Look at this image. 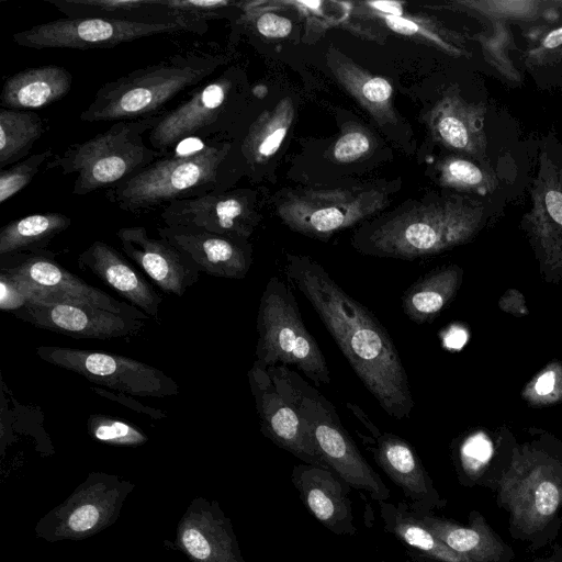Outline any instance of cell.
<instances>
[{
  "label": "cell",
  "instance_id": "obj_1",
  "mask_svg": "<svg viewBox=\"0 0 562 562\" xmlns=\"http://www.w3.org/2000/svg\"><path fill=\"white\" fill-rule=\"evenodd\" d=\"M284 274L307 299L382 409L395 419L408 418L414 407L408 376L379 319L310 257L288 254Z\"/></svg>",
  "mask_w": 562,
  "mask_h": 562
},
{
  "label": "cell",
  "instance_id": "obj_2",
  "mask_svg": "<svg viewBox=\"0 0 562 562\" xmlns=\"http://www.w3.org/2000/svg\"><path fill=\"white\" fill-rule=\"evenodd\" d=\"M223 64L222 56L203 52L172 55L103 83L79 119L115 123L161 115L171 101L207 81Z\"/></svg>",
  "mask_w": 562,
  "mask_h": 562
},
{
  "label": "cell",
  "instance_id": "obj_3",
  "mask_svg": "<svg viewBox=\"0 0 562 562\" xmlns=\"http://www.w3.org/2000/svg\"><path fill=\"white\" fill-rule=\"evenodd\" d=\"M229 140L194 138L190 149L171 150L134 177L106 190V199L131 213L211 192L226 191L225 170L233 151Z\"/></svg>",
  "mask_w": 562,
  "mask_h": 562
},
{
  "label": "cell",
  "instance_id": "obj_4",
  "mask_svg": "<svg viewBox=\"0 0 562 562\" xmlns=\"http://www.w3.org/2000/svg\"><path fill=\"white\" fill-rule=\"evenodd\" d=\"M483 203L450 195L413 206L379 224L358 248L367 255L412 260L470 240L483 226Z\"/></svg>",
  "mask_w": 562,
  "mask_h": 562
},
{
  "label": "cell",
  "instance_id": "obj_5",
  "mask_svg": "<svg viewBox=\"0 0 562 562\" xmlns=\"http://www.w3.org/2000/svg\"><path fill=\"white\" fill-rule=\"evenodd\" d=\"M280 394L299 414L305 430L327 467L376 503L387 502L390 490L368 463L344 428L333 404L296 371L268 367Z\"/></svg>",
  "mask_w": 562,
  "mask_h": 562
},
{
  "label": "cell",
  "instance_id": "obj_6",
  "mask_svg": "<svg viewBox=\"0 0 562 562\" xmlns=\"http://www.w3.org/2000/svg\"><path fill=\"white\" fill-rule=\"evenodd\" d=\"M159 119L160 115L112 123L106 131L54 155L46 170L75 175L72 193L76 195L114 188L161 156L145 143V135Z\"/></svg>",
  "mask_w": 562,
  "mask_h": 562
},
{
  "label": "cell",
  "instance_id": "obj_7",
  "mask_svg": "<svg viewBox=\"0 0 562 562\" xmlns=\"http://www.w3.org/2000/svg\"><path fill=\"white\" fill-rule=\"evenodd\" d=\"M495 490L515 539L537 549L555 538L562 510L561 462L538 451L515 452Z\"/></svg>",
  "mask_w": 562,
  "mask_h": 562
},
{
  "label": "cell",
  "instance_id": "obj_8",
  "mask_svg": "<svg viewBox=\"0 0 562 562\" xmlns=\"http://www.w3.org/2000/svg\"><path fill=\"white\" fill-rule=\"evenodd\" d=\"M257 331V361L293 366L316 385L330 383L324 355L303 323L290 285L279 277H271L261 294Z\"/></svg>",
  "mask_w": 562,
  "mask_h": 562
},
{
  "label": "cell",
  "instance_id": "obj_9",
  "mask_svg": "<svg viewBox=\"0 0 562 562\" xmlns=\"http://www.w3.org/2000/svg\"><path fill=\"white\" fill-rule=\"evenodd\" d=\"M134 483L115 474L91 472L58 506L35 526V536L47 542L92 537L116 521Z\"/></svg>",
  "mask_w": 562,
  "mask_h": 562
},
{
  "label": "cell",
  "instance_id": "obj_10",
  "mask_svg": "<svg viewBox=\"0 0 562 562\" xmlns=\"http://www.w3.org/2000/svg\"><path fill=\"white\" fill-rule=\"evenodd\" d=\"M36 355L50 364L80 374L110 391L150 397L179 393V386L172 378L130 357L60 346H40Z\"/></svg>",
  "mask_w": 562,
  "mask_h": 562
},
{
  "label": "cell",
  "instance_id": "obj_11",
  "mask_svg": "<svg viewBox=\"0 0 562 562\" xmlns=\"http://www.w3.org/2000/svg\"><path fill=\"white\" fill-rule=\"evenodd\" d=\"M195 33L184 24H149L102 18H61L15 32L13 42L33 49L112 48L138 38L175 33Z\"/></svg>",
  "mask_w": 562,
  "mask_h": 562
},
{
  "label": "cell",
  "instance_id": "obj_12",
  "mask_svg": "<svg viewBox=\"0 0 562 562\" xmlns=\"http://www.w3.org/2000/svg\"><path fill=\"white\" fill-rule=\"evenodd\" d=\"M236 88L229 70L200 85L189 98L160 115L147 134L150 147L165 155L187 139H216L213 137L226 125Z\"/></svg>",
  "mask_w": 562,
  "mask_h": 562
},
{
  "label": "cell",
  "instance_id": "obj_13",
  "mask_svg": "<svg viewBox=\"0 0 562 562\" xmlns=\"http://www.w3.org/2000/svg\"><path fill=\"white\" fill-rule=\"evenodd\" d=\"M378 190H308L289 195L278 206V215L292 231L326 238L375 214L386 205Z\"/></svg>",
  "mask_w": 562,
  "mask_h": 562
},
{
  "label": "cell",
  "instance_id": "obj_14",
  "mask_svg": "<svg viewBox=\"0 0 562 562\" xmlns=\"http://www.w3.org/2000/svg\"><path fill=\"white\" fill-rule=\"evenodd\" d=\"M0 270L23 284L30 301L38 297L72 300L135 319H149L139 308L114 299L66 270L47 249L0 256Z\"/></svg>",
  "mask_w": 562,
  "mask_h": 562
},
{
  "label": "cell",
  "instance_id": "obj_15",
  "mask_svg": "<svg viewBox=\"0 0 562 562\" xmlns=\"http://www.w3.org/2000/svg\"><path fill=\"white\" fill-rule=\"evenodd\" d=\"M12 314L42 329L74 338L103 340L133 337L143 329L145 322L90 304L52 297L33 299Z\"/></svg>",
  "mask_w": 562,
  "mask_h": 562
},
{
  "label": "cell",
  "instance_id": "obj_16",
  "mask_svg": "<svg viewBox=\"0 0 562 562\" xmlns=\"http://www.w3.org/2000/svg\"><path fill=\"white\" fill-rule=\"evenodd\" d=\"M530 201L525 229L547 260H562V146L551 135L539 146Z\"/></svg>",
  "mask_w": 562,
  "mask_h": 562
},
{
  "label": "cell",
  "instance_id": "obj_17",
  "mask_svg": "<svg viewBox=\"0 0 562 562\" xmlns=\"http://www.w3.org/2000/svg\"><path fill=\"white\" fill-rule=\"evenodd\" d=\"M360 422L371 436L363 437L358 432L359 437L375 463L401 488L411 510L417 516H425L442 509L447 501L435 487L411 443L394 434L381 432L366 415L360 417Z\"/></svg>",
  "mask_w": 562,
  "mask_h": 562
},
{
  "label": "cell",
  "instance_id": "obj_18",
  "mask_svg": "<svg viewBox=\"0 0 562 562\" xmlns=\"http://www.w3.org/2000/svg\"><path fill=\"white\" fill-rule=\"evenodd\" d=\"M165 226L192 227L239 239H248L257 215L245 191L211 192L178 200L164 207Z\"/></svg>",
  "mask_w": 562,
  "mask_h": 562
},
{
  "label": "cell",
  "instance_id": "obj_19",
  "mask_svg": "<svg viewBox=\"0 0 562 562\" xmlns=\"http://www.w3.org/2000/svg\"><path fill=\"white\" fill-rule=\"evenodd\" d=\"M248 379L263 436L303 463L329 469L310 439L299 414L276 387L268 367L256 360Z\"/></svg>",
  "mask_w": 562,
  "mask_h": 562
},
{
  "label": "cell",
  "instance_id": "obj_20",
  "mask_svg": "<svg viewBox=\"0 0 562 562\" xmlns=\"http://www.w3.org/2000/svg\"><path fill=\"white\" fill-rule=\"evenodd\" d=\"M123 252L164 293L182 296L200 277L192 259L167 239L154 238L143 226L121 227L116 232Z\"/></svg>",
  "mask_w": 562,
  "mask_h": 562
},
{
  "label": "cell",
  "instance_id": "obj_21",
  "mask_svg": "<svg viewBox=\"0 0 562 562\" xmlns=\"http://www.w3.org/2000/svg\"><path fill=\"white\" fill-rule=\"evenodd\" d=\"M176 546L191 562H245L231 519L216 501H191L177 526Z\"/></svg>",
  "mask_w": 562,
  "mask_h": 562
},
{
  "label": "cell",
  "instance_id": "obj_22",
  "mask_svg": "<svg viewBox=\"0 0 562 562\" xmlns=\"http://www.w3.org/2000/svg\"><path fill=\"white\" fill-rule=\"evenodd\" d=\"M485 115L483 102H469L457 87H451L427 112L426 122L434 140L463 157L491 166Z\"/></svg>",
  "mask_w": 562,
  "mask_h": 562
},
{
  "label": "cell",
  "instance_id": "obj_23",
  "mask_svg": "<svg viewBox=\"0 0 562 562\" xmlns=\"http://www.w3.org/2000/svg\"><path fill=\"white\" fill-rule=\"evenodd\" d=\"M291 481L311 515L336 536H355L352 488L329 469L307 463L293 468Z\"/></svg>",
  "mask_w": 562,
  "mask_h": 562
},
{
  "label": "cell",
  "instance_id": "obj_24",
  "mask_svg": "<svg viewBox=\"0 0 562 562\" xmlns=\"http://www.w3.org/2000/svg\"><path fill=\"white\" fill-rule=\"evenodd\" d=\"M157 233L187 254L206 274L243 279L250 269L252 257L247 239L183 226H164Z\"/></svg>",
  "mask_w": 562,
  "mask_h": 562
},
{
  "label": "cell",
  "instance_id": "obj_25",
  "mask_svg": "<svg viewBox=\"0 0 562 562\" xmlns=\"http://www.w3.org/2000/svg\"><path fill=\"white\" fill-rule=\"evenodd\" d=\"M77 262L82 270L93 273L128 304L154 321H160L161 295L115 248L95 240L79 255Z\"/></svg>",
  "mask_w": 562,
  "mask_h": 562
},
{
  "label": "cell",
  "instance_id": "obj_26",
  "mask_svg": "<svg viewBox=\"0 0 562 562\" xmlns=\"http://www.w3.org/2000/svg\"><path fill=\"white\" fill-rule=\"evenodd\" d=\"M417 517L449 548L471 562H512L515 557L513 549L476 510L470 513L467 526L434 514Z\"/></svg>",
  "mask_w": 562,
  "mask_h": 562
},
{
  "label": "cell",
  "instance_id": "obj_27",
  "mask_svg": "<svg viewBox=\"0 0 562 562\" xmlns=\"http://www.w3.org/2000/svg\"><path fill=\"white\" fill-rule=\"evenodd\" d=\"M71 87L72 75L63 66L25 68L4 80L1 108L25 111L45 108L64 99Z\"/></svg>",
  "mask_w": 562,
  "mask_h": 562
},
{
  "label": "cell",
  "instance_id": "obj_28",
  "mask_svg": "<svg viewBox=\"0 0 562 562\" xmlns=\"http://www.w3.org/2000/svg\"><path fill=\"white\" fill-rule=\"evenodd\" d=\"M326 57L338 82L379 124L396 123L392 104L393 87L385 78L372 75L334 48L328 49Z\"/></svg>",
  "mask_w": 562,
  "mask_h": 562
},
{
  "label": "cell",
  "instance_id": "obj_29",
  "mask_svg": "<svg viewBox=\"0 0 562 562\" xmlns=\"http://www.w3.org/2000/svg\"><path fill=\"white\" fill-rule=\"evenodd\" d=\"M65 18H102L137 23L168 24L179 21L167 0H46Z\"/></svg>",
  "mask_w": 562,
  "mask_h": 562
},
{
  "label": "cell",
  "instance_id": "obj_30",
  "mask_svg": "<svg viewBox=\"0 0 562 562\" xmlns=\"http://www.w3.org/2000/svg\"><path fill=\"white\" fill-rule=\"evenodd\" d=\"M383 528L409 551L428 562H471L441 541L409 508L406 502H380Z\"/></svg>",
  "mask_w": 562,
  "mask_h": 562
},
{
  "label": "cell",
  "instance_id": "obj_31",
  "mask_svg": "<svg viewBox=\"0 0 562 562\" xmlns=\"http://www.w3.org/2000/svg\"><path fill=\"white\" fill-rule=\"evenodd\" d=\"M461 276L459 267L448 266L413 283L402 297L406 316L417 324L431 322L454 296Z\"/></svg>",
  "mask_w": 562,
  "mask_h": 562
},
{
  "label": "cell",
  "instance_id": "obj_32",
  "mask_svg": "<svg viewBox=\"0 0 562 562\" xmlns=\"http://www.w3.org/2000/svg\"><path fill=\"white\" fill-rule=\"evenodd\" d=\"M293 117V103L288 97L281 99L273 109L265 110L256 117L239 145L240 155L247 166L261 165L278 151Z\"/></svg>",
  "mask_w": 562,
  "mask_h": 562
},
{
  "label": "cell",
  "instance_id": "obj_33",
  "mask_svg": "<svg viewBox=\"0 0 562 562\" xmlns=\"http://www.w3.org/2000/svg\"><path fill=\"white\" fill-rule=\"evenodd\" d=\"M70 225L71 218L59 212L35 213L12 221L0 229V256L45 250Z\"/></svg>",
  "mask_w": 562,
  "mask_h": 562
},
{
  "label": "cell",
  "instance_id": "obj_34",
  "mask_svg": "<svg viewBox=\"0 0 562 562\" xmlns=\"http://www.w3.org/2000/svg\"><path fill=\"white\" fill-rule=\"evenodd\" d=\"M367 11L369 12L368 16L380 20L386 27L397 34L417 38L453 57L469 56V52L464 48L463 36L445 27L434 19L405 13L403 10L395 14Z\"/></svg>",
  "mask_w": 562,
  "mask_h": 562
},
{
  "label": "cell",
  "instance_id": "obj_35",
  "mask_svg": "<svg viewBox=\"0 0 562 562\" xmlns=\"http://www.w3.org/2000/svg\"><path fill=\"white\" fill-rule=\"evenodd\" d=\"M44 133L42 119L33 111L0 110V168L26 158Z\"/></svg>",
  "mask_w": 562,
  "mask_h": 562
},
{
  "label": "cell",
  "instance_id": "obj_36",
  "mask_svg": "<svg viewBox=\"0 0 562 562\" xmlns=\"http://www.w3.org/2000/svg\"><path fill=\"white\" fill-rule=\"evenodd\" d=\"M441 186L461 192L486 194L498 187L497 175L491 166L463 156H449L438 165Z\"/></svg>",
  "mask_w": 562,
  "mask_h": 562
},
{
  "label": "cell",
  "instance_id": "obj_37",
  "mask_svg": "<svg viewBox=\"0 0 562 562\" xmlns=\"http://www.w3.org/2000/svg\"><path fill=\"white\" fill-rule=\"evenodd\" d=\"M547 2L536 0H468L451 5L475 13L484 20L531 21L538 19Z\"/></svg>",
  "mask_w": 562,
  "mask_h": 562
},
{
  "label": "cell",
  "instance_id": "obj_38",
  "mask_svg": "<svg viewBox=\"0 0 562 562\" xmlns=\"http://www.w3.org/2000/svg\"><path fill=\"white\" fill-rule=\"evenodd\" d=\"M491 31L475 34L486 61L493 66L504 78L518 82L520 75L509 57L513 46V36L507 22L501 20H486Z\"/></svg>",
  "mask_w": 562,
  "mask_h": 562
},
{
  "label": "cell",
  "instance_id": "obj_39",
  "mask_svg": "<svg viewBox=\"0 0 562 562\" xmlns=\"http://www.w3.org/2000/svg\"><path fill=\"white\" fill-rule=\"evenodd\" d=\"M87 426L94 440L106 445L137 447L148 441V437L142 429L109 415H90Z\"/></svg>",
  "mask_w": 562,
  "mask_h": 562
},
{
  "label": "cell",
  "instance_id": "obj_40",
  "mask_svg": "<svg viewBox=\"0 0 562 562\" xmlns=\"http://www.w3.org/2000/svg\"><path fill=\"white\" fill-rule=\"evenodd\" d=\"M54 156L50 148L27 156L0 170V203L3 204L30 184L45 161Z\"/></svg>",
  "mask_w": 562,
  "mask_h": 562
},
{
  "label": "cell",
  "instance_id": "obj_41",
  "mask_svg": "<svg viewBox=\"0 0 562 562\" xmlns=\"http://www.w3.org/2000/svg\"><path fill=\"white\" fill-rule=\"evenodd\" d=\"M239 21H251L256 32L268 38L286 37L293 29L289 18L258 8L256 3H243Z\"/></svg>",
  "mask_w": 562,
  "mask_h": 562
},
{
  "label": "cell",
  "instance_id": "obj_42",
  "mask_svg": "<svg viewBox=\"0 0 562 562\" xmlns=\"http://www.w3.org/2000/svg\"><path fill=\"white\" fill-rule=\"evenodd\" d=\"M492 454V442L482 434L473 435L463 442L460 449V464L461 472L467 476L464 484L477 482L480 470L487 463Z\"/></svg>",
  "mask_w": 562,
  "mask_h": 562
},
{
  "label": "cell",
  "instance_id": "obj_43",
  "mask_svg": "<svg viewBox=\"0 0 562 562\" xmlns=\"http://www.w3.org/2000/svg\"><path fill=\"white\" fill-rule=\"evenodd\" d=\"M371 137L361 128L345 132L331 148L333 158L337 162L348 164L366 156L371 150Z\"/></svg>",
  "mask_w": 562,
  "mask_h": 562
},
{
  "label": "cell",
  "instance_id": "obj_44",
  "mask_svg": "<svg viewBox=\"0 0 562 562\" xmlns=\"http://www.w3.org/2000/svg\"><path fill=\"white\" fill-rule=\"evenodd\" d=\"M30 293L23 284L10 273L0 270V308L15 312L30 302Z\"/></svg>",
  "mask_w": 562,
  "mask_h": 562
},
{
  "label": "cell",
  "instance_id": "obj_45",
  "mask_svg": "<svg viewBox=\"0 0 562 562\" xmlns=\"http://www.w3.org/2000/svg\"><path fill=\"white\" fill-rule=\"evenodd\" d=\"M91 391H93L94 393L99 394L102 397H105L108 400L116 402L121 405L128 407L130 409H132L136 413L149 416L154 419H161V418L166 417L165 412H162L158 408L148 407V406L144 405L143 403L133 398L132 395L116 392V391L103 390L101 387H91Z\"/></svg>",
  "mask_w": 562,
  "mask_h": 562
},
{
  "label": "cell",
  "instance_id": "obj_46",
  "mask_svg": "<svg viewBox=\"0 0 562 562\" xmlns=\"http://www.w3.org/2000/svg\"><path fill=\"white\" fill-rule=\"evenodd\" d=\"M562 47V26L548 32L537 46L527 53V60L532 65H542L549 55Z\"/></svg>",
  "mask_w": 562,
  "mask_h": 562
},
{
  "label": "cell",
  "instance_id": "obj_47",
  "mask_svg": "<svg viewBox=\"0 0 562 562\" xmlns=\"http://www.w3.org/2000/svg\"><path fill=\"white\" fill-rule=\"evenodd\" d=\"M555 382V373L553 371H547L537 379L535 391L538 395L546 396L553 392Z\"/></svg>",
  "mask_w": 562,
  "mask_h": 562
},
{
  "label": "cell",
  "instance_id": "obj_48",
  "mask_svg": "<svg viewBox=\"0 0 562 562\" xmlns=\"http://www.w3.org/2000/svg\"><path fill=\"white\" fill-rule=\"evenodd\" d=\"M533 562H562V544H555L548 557L538 558Z\"/></svg>",
  "mask_w": 562,
  "mask_h": 562
},
{
  "label": "cell",
  "instance_id": "obj_49",
  "mask_svg": "<svg viewBox=\"0 0 562 562\" xmlns=\"http://www.w3.org/2000/svg\"><path fill=\"white\" fill-rule=\"evenodd\" d=\"M467 340V335L463 330H458L454 333L452 338L450 339V345L453 347H461Z\"/></svg>",
  "mask_w": 562,
  "mask_h": 562
},
{
  "label": "cell",
  "instance_id": "obj_50",
  "mask_svg": "<svg viewBox=\"0 0 562 562\" xmlns=\"http://www.w3.org/2000/svg\"><path fill=\"white\" fill-rule=\"evenodd\" d=\"M551 5H557V7H562V1H554V2H551L549 1Z\"/></svg>",
  "mask_w": 562,
  "mask_h": 562
}]
</instances>
